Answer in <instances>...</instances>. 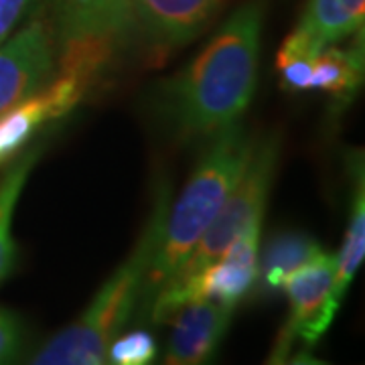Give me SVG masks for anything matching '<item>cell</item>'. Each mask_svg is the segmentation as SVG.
<instances>
[{"label": "cell", "mask_w": 365, "mask_h": 365, "mask_svg": "<svg viewBox=\"0 0 365 365\" xmlns=\"http://www.w3.org/2000/svg\"><path fill=\"white\" fill-rule=\"evenodd\" d=\"M262 4L250 0L165 88V114L187 138H213L240 122L258 83Z\"/></svg>", "instance_id": "1"}, {"label": "cell", "mask_w": 365, "mask_h": 365, "mask_svg": "<svg viewBox=\"0 0 365 365\" xmlns=\"http://www.w3.org/2000/svg\"><path fill=\"white\" fill-rule=\"evenodd\" d=\"M252 150L254 140L240 122L213 136V143L199 158L177 203L167 209L163 237L144 278L143 299L138 307L143 317L150 309L158 290L187 262L207 232L235 182L240 181Z\"/></svg>", "instance_id": "2"}, {"label": "cell", "mask_w": 365, "mask_h": 365, "mask_svg": "<svg viewBox=\"0 0 365 365\" xmlns=\"http://www.w3.org/2000/svg\"><path fill=\"white\" fill-rule=\"evenodd\" d=\"M170 205V189L160 182L155 205L130 256L98 288L86 311L57 335H53L29 364L35 365H104L108 347L140 307L148 266L157 254L165 217Z\"/></svg>", "instance_id": "3"}, {"label": "cell", "mask_w": 365, "mask_h": 365, "mask_svg": "<svg viewBox=\"0 0 365 365\" xmlns=\"http://www.w3.org/2000/svg\"><path fill=\"white\" fill-rule=\"evenodd\" d=\"M55 43V76L83 93L114 67L136 23L130 0H39Z\"/></svg>", "instance_id": "4"}, {"label": "cell", "mask_w": 365, "mask_h": 365, "mask_svg": "<svg viewBox=\"0 0 365 365\" xmlns=\"http://www.w3.org/2000/svg\"><path fill=\"white\" fill-rule=\"evenodd\" d=\"M280 144L276 136H268L264 140L254 143V150L240 181L235 182L232 193L227 195L223 207L211 222L207 232L199 240L191 256L182 264L173 280H187L209 264L222 258L225 250L234 244V240L242 234L250 223L264 220V209L268 203V195L272 189L274 175L278 167Z\"/></svg>", "instance_id": "5"}, {"label": "cell", "mask_w": 365, "mask_h": 365, "mask_svg": "<svg viewBox=\"0 0 365 365\" xmlns=\"http://www.w3.org/2000/svg\"><path fill=\"white\" fill-rule=\"evenodd\" d=\"M262 220L252 222L225 250L222 258L187 280H173L150 302V319L167 321L182 304L193 300H213L235 309L258 284V250Z\"/></svg>", "instance_id": "6"}, {"label": "cell", "mask_w": 365, "mask_h": 365, "mask_svg": "<svg viewBox=\"0 0 365 365\" xmlns=\"http://www.w3.org/2000/svg\"><path fill=\"white\" fill-rule=\"evenodd\" d=\"M333 282L335 256L325 250L288 274L280 290L288 297L290 314L276 341L270 361H284V357L292 353L294 343L313 347L321 341L341 307V300L333 290Z\"/></svg>", "instance_id": "7"}, {"label": "cell", "mask_w": 365, "mask_h": 365, "mask_svg": "<svg viewBox=\"0 0 365 365\" xmlns=\"http://www.w3.org/2000/svg\"><path fill=\"white\" fill-rule=\"evenodd\" d=\"M55 76V43L43 16L0 43V114L39 93Z\"/></svg>", "instance_id": "8"}, {"label": "cell", "mask_w": 365, "mask_h": 365, "mask_svg": "<svg viewBox=\"0 0 365 365\" xmlns=\"http://www.w3.org/2000/svg\"><path fill=\"white\" fill-rule=\"evenodd\" d=\"M235 309L213 300H193L170 314V331L165 364L201 365L211 361L232 323Z\"/></svg>", "instance_id": "9"}, {"label": "cell", "mask_w": 365, "mask_h": 365, "mask_svg": "<svg viewBox=\"0 0 365 365\" xmlns=\"http://www.w3.org/2000/svg\"><path fill=\"white\" fill-rule=\"evenodd\" d=\"M225 0H130L136 29L158 47H181L205 33Z\"/></svg>", "instance_id": "10"}, {"label": "cell", "mask_w": 365, "mask_h": 365, "mask_svg": "<svg viewBox=\"0 0 365 365\" xmlns=\"http://www.w3.org/2000/svg\"><path fill=\"white\" fill-rule=\"evenodd\" d=\"M365 0H309L299 29L319 51L364 31Z\"/></svg>", "instance_id": "11"}, {"label": "cell", "mask_w": 365, "mask_h": 365, "mask_svg": "<svg viewBox=\"0 0 365 365\" xmlns=\"http://www.w3.org/2000/svg\"><path fill=\"white\" fill-rule=\"evenodd\" d=\"M321 250H323L321 244L313 235L304 232L288 230L272 235V240L266 244L264 254L258 260V280H262V290L264 292L280 290L288 274L307 264Z\"/></svg>", "instance_id": "12"}, {"label": "cell", "mask_w": 365, "mask_h": 365, "mask_svg": "<svg viewBox=\"0 0 365 365\" xmlns=\"http://www.w3.org/2000/svg\"><path fill=\"white\" fill-rule=\"evenodd\" d=\"M53 120L57 116L45 90L0 114V167L13 163L33 143L35 134Z\"/></svg>", "instance_id": "13"}, {"label": "cell", "mask_w": 365, "mask_h": 365, "mask_svg": "<svg viewBox=\"0 0 365 365\" xmlns=\"http://www.w3.org/2000/svg\"><path fill=\"white\" fill-rule=\"evenodd\" d=\"M41 148L26 150L19 160H14L11 169L0 179V284L14 272L16 268V242L13 237V217L16 203L25 189L26 179L35 163L39 160Z\"/></svg>", "instance_id": "14"}, {"label": "cell", "mask_w": 365, "mask_h": 365, "mask_svg": "<svg viewBox=\"0 0 365 365\" xmlns=\"http://www.w3.org/2000/svg\"><path fill=\"white\" fill-rule=\"evenodd\" d=\"M364 76V51L339 49L329 45L313 59L311 90H321L333 98H351Z\"/></svg>", "instance_id": "15"}, {"label": "cell", "mask_w": 365, "mask_h": 365, "mask_svg": "<svg viewBox=\"0 0 365 365\" xmlns=\"http://www.w3.org/2000/svg\"><path fill=\"white\" fill-rule=\"evenodd\" d=\"M365 258V191L364 173L359 167V175H355V189H353L351 213L345 230V237L341 244L339 256L335 258V282L333 290L335 297L343 302L347 288L351 287L353 278L361 268Z\"/></svg>", "instance_id": "16"}, {"label": "cell", "mask_w": 365, "mask_h": 365, "mask_svg": "<svg viewBox=\"0 0 365 365\" xmlns=\"http://www.w3.org/2000/svg\"><path fill=\"white\" fill-rule=\"evenodd\" d=\"M158 353L157 339L148 331H132L118 335L108 347V364L114 365H146L153 364Z\"/></svg>", "instance_id": "17"}, {"label": "cell", "mask_w": 365, "mask_h": 365, "mask_svg": "<svg viewBox=\"0 0 365 365\" xmlns=\"http://www.w3.org/2000/svg\"><path fill=\"white\" fill-rule=\"evenodd\" d=\"M25 325L11 309L0 307V364H14L23 355Z\"/></svg>", "instance_id": "18"}, {"label": "cell", "mask_w": 365, "mask_h": 365, "mask_svg": "<svg viewBox=\"0 0 365 365\" xmlns=\"http://www.w3.org/2000/svg\"><path fill=\"white\" fill-rule=\"evenodd\" d=\"M35 0H0V43L9 39Z\"/></svg>", "instance_id": "19"}]
</instances>
